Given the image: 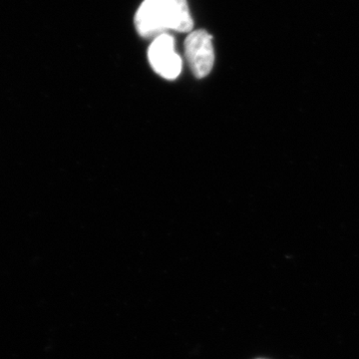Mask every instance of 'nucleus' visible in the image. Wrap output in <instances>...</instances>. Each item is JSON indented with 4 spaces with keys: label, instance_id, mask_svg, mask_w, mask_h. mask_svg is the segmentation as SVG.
<instances>
[{
    "label": "nucleus",
    "instance_id": "obj_1",
    "mask_svg": "<svg viewBox=\"0 0 359 359\" xmlns=\"http://www.w3.org/2000/svg\"><path fill=\"white\" fill-rule=\"evenodd\" d=\"M212 37L205 30L191 32L185 41L187 60L197 78H204L214 66L215 53Z\"/></svg>",
    "mask_w": 359,
    "mask_h": 359
},
{
    "label": "nucleus",
    "instance_id": "obj_2",
    "mask_svg": "<svg viewBox=\"0 0 359 359\" xmlns=\"http://www.w3.org/2000/svg\"><path fill=\"white\" fill-rule=\"evenodd\" d=\"M148 58L153 69L166 79L173 80L182 71V59L175 51V40L165 33L154 39L148 51Z\"/></svg>",
    "mask_w": 359,
    "mask_h": 359
},
{
    "label": "nucleus",
    "instance_id": "obj_3",
    "mask_svg": "<svg viewBox=\"0 0 359 359\" xmlns=\"http://www.w3.org/2000/svg\"><path fill=\"white\" fill-rule=\"evenodd\" d=\"M137 32L145 39H157L168 32L162 0H144L135 16Z\"/></svg>",
    "mask_w": 359,
    "mask_h": 359
},
{
    "label": "nucleus",
    "instance_id": "obj_4",
    "mask_svg": "<svg viewBox=\"0 0 359 359\" xmlns=\"http://www.w3.org/2000/svg\"><path fill=\"white\" fill-rule=\"evenodd\" d=\"M168 29L190 32L193 20L187 0H162Z\"/></svg>",
    "mask_w": 359,
    "mask_h": 359
}]
</instances>
